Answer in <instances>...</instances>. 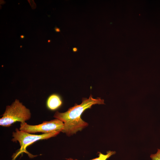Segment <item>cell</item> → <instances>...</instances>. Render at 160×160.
<instances>
[{"mask_svg": "<svg viewBox=\"0 0 160 160\" xmlns=\"http://www.w3.org/2000/svg\"><path fill=\"white\" fill-rule=\"evenodd\" d=\"M73 51L74 52H76L77 51V49L76 48L74 47L73 48Z\"/></svg>", "mask_w": 160, "mask_h": 160, "instance_id": "9c48e42d", "label": "cell"}, {"mask_svg": "<svg viewBox=\"0 0 160 160\" xmlns=\"http://www.w3.org/2000/svg\"><path fill=\"white\" fill-rule=\"evenodd\" d=\"M54 29L55 31L56 32H60V28H58L57 27L55 26Z\"/></svg>", "mask_w": 160, "mask_h": 160, "instance_id": "ba28073f", "label": "cell"}, {"mask_svg": "<svg viewBox=\"0 0 160 160\" xmlns=\"http://www.w3.org/2000/svg\"><path fill=\"white\" fill-rule=\"evenodd\" d=\"M63 122L57 119L44 121L37 125H30L25 122L21 123L19 130L29 133L41 132L47 134L62 132L63 128Z\"/></svg>", "mask_w": 160, "mask_h": 160, "instance_id": "277c9868", "label": "cell"}, {"mask_svg": "<svg viewBox=\"0 0 160 160\" xmlns=\"http://www.w3.org/2000/svg\"><path fill=\"white\" fill-rule=\"evenodd\" d=\"M0 119V125L9 127L16 121L24 123L31 117L30 110L16 99L10 105L6 106L5 111Z\"/></svg>", "mask_w": 160, "mask_h": 160, "instance_id": "3957f363", "label": "cell"}, {"mask_svg": "<svg viewBox=\"0 0 160 160\" xmlns=\"http://www.w3.org/2000/svg\"><path fill=\"white\" fill-rule=\"evenodd\" d=\"M22 47V46H20V47Z\"/></svg>", "mask_w": 160, "mask_h": 160, "instance_id": "4fadbf2b", "label": "cell"}, {"mask_svg": "<svg viewBox=\"0 0 160 160\" xmlns=\"http://www.w3.org/2000/svg\"><path fill=\"white\" fill-rule=\"evenodd\" d=\"M62 100L60 96L58 94H54L50 95L46 102L47 108L52 111L55 110L62 105Z\"/></svg>", "mask_w": 160, "mask_h": 160, "instance_id": "5b68a950", "label": "cell"}, {"mask_svg": "<svg viewBox=\"0 0 160 160\" xmlns=\"http://www.w3.org/2000/svg\"><path fill=\"white\" fill-rule=\"evenodd\" d=\"M150 157L152 160H160V149H158L156 153L151 154Z\"/></svg>", "mask_w": 160, "mask_h": 160, "instance_id": "52a82bcc", "label": "cell"}, {"mask_svg": "<svg viewBox=\"0 0 160 160\" xmlns=\"http://www.w3.org/2000/svg\"><path fill=\"white\" fill-rule=\"evenodd\" d=\"M116 153L115 151H108L105 154H104L100 152H98V157L90 160H106L112 155L115 154ZM75 160H79L75 159Z\"/></svg>", "mask_w": 160, "mask_h": 160, "instance_id": "8992f818", "label": "cell"}, {"mask_svg": "<svg viewBox=\"0 0 160 160\" xmlns=\"http://www.w3.org/2000/svg\"><path fill=\"white\" fill-rule=\"evenodd\" d=\"M97 104H104V100L99 97L94 98L90 95L88 98H83L81 104H75L65 112L56 111L54 117L64 124L63 128L61 132L69 136L87 127L88 124L81 119V116L86 109L90 108L92 105Z\"/></svg>", "mask_w": 160, "mask_h": 160, "instance_id": "6da1fadb", "label": "cell"}, {"mask_svg": "<svg viewBox=\"0 0 160 160\" xmlns=\"http://www.w3.org/2000/svg\"><path fill=\"white\" fill-rule=\"evenodd\" d=\"M66 159L67 160H75L71 158H69L68 159Z\"/></svg>", "mask_w": 160, "mask_h": 160, "instance_id": "8fae6325", "label": "cell"}, {"mask_svg": "<svg viewBox=\"0 0 160 160\" xmlns=\"http://www.w3.org/2000/svg\"><path fill=\"white\" fill-rule=\"evenodd\" d=\"M25 37V36L23 35H21L20 36V38L21 39H23Z\"/></svg>", "mask_w": 160, "mask_h": 160, "instance_id": "30bf717a", "label": "cell"}, {"mask_svg": "<svg viewBox=\"0 0 160 160\" xmlns=\"http://www.w3.org/2000/svg\"><path fill=\"white\" fill-rule=\"evenodd\" d=\"M51 41V40L49 39L48 40V43H49Z\"/></svg>", "mask_w": 160, "mask_h": 160, "instance_id": "7c38bea8", "label": "cell"}, {"mask_svg": "<svg viewBox=\"0 0 160 160\" xmlns=\"http://www.w3.org/2000/svg\"><path fill=\"white\" fill-rule=\"evenodd\" d=\"M60 133L56 132L39 135H33L16 128L15 131L12 132V136L13 138L12 139V140L13 142H16L18 141L19 143L20 147L13 154L12 156V160H15V159L18 156L23 153L27 154L30 158L35 157L37 156L31 154L26 150V148L28 146L37 141L47 139L55 137Z\"/></svg>", "mask_w": 160, "mask_h": 160, "instance_id": "7a4b0ae2", "label": "cell"}]
</instances>
